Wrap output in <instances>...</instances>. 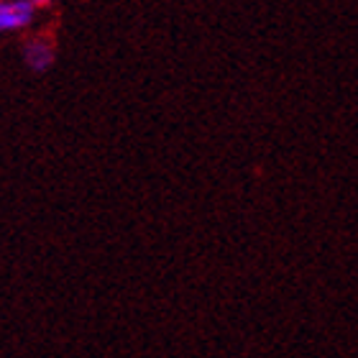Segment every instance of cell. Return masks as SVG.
<instances>
[{"label":"cell","mask_w":358,"mask_h":358,"mask_svg":"<svg viewBox=\"0 0 358 358\" xmlns=\"http://www.w3.org/2000/svg\"><path fill=\"white\" fill-rule=\"evenodd\" d=\"M57 59V49H54V41L44 34H36V36L26 38L23 44V64L34 72V75H44L49 72Z\"/></svg>","instance_id":"7a4b0ae2"},{"label":"cell","mask_w":358,"mask_h":358,"mask_svg":"<svg viewBox=\"0 0 358 358\" xmlns=\"http://www.w3.org/2000/svg\"><path fill=\"white\" fill-rule=\"evenodd\" d=\"M41 8V0H0V36L31 29Z\"/></svg>","instance_id":"6da1fadb"}]
</instances>
